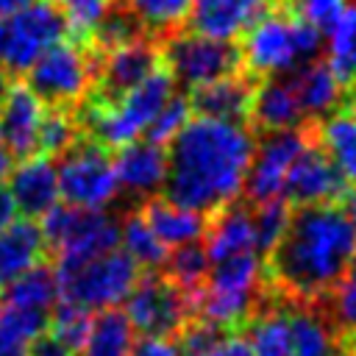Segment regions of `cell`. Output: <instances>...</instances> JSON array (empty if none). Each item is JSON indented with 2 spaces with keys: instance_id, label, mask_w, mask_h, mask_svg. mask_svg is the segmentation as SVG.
I'll return each mask as SVG.
<instances>
[{
  "instance_id": "cell-1",
  "label": "cell",
  "mask_w": 356,
  "mask_h": 356,
  "mask_svg": "<svg viewBox=\"0 0 356 356\" xmlns=\"http://www.w3.org/2000/svg\"><path fill=\"white\" fill-rule=\"evenodd\" d=\"M256 139L242 120L197 114L170 142L164 192L200 214L231 206L245 192Z\"/></svg>"
},
{
  "instance_id": "cell-2",
  "label": "cell",
  "mask_w": 356,
  "mask_h": 356,
  "mask_svg": "<svg viewBox=\"0 0 356 356\" xmlns=\"http://www.w3.org/2000/svg\"><path fill=\"white\" fill-rule=\"evenodd\" d=\"M267 256L264 275L273 286L292 303H314L331 295L356 261V236L339 206H300Z\"/></svg>"
},
{
  "instance_id": "cell-3",
  "label": "cell",
  "mask_w": 356,
  "mask_h": 356,
  "mask_svg": "<svg viewBox=\"0 0 356 356\" xmlns=\"http://www.w3.org/2000/svg\"><path fill=\"white\" fill-rule=\"evenodd\" d=\"M175 95V78L167 70H153L142 83L114 95L95 97L86 108V128L100 147H125L145 136L153 117Z\"/></svg>"
},
{
  "instance_id": "cell-4",
  "label": "cell",
  "mask_w": 356,
  "mask_h": 356,
  "mask_svg": "<svg viewBox=\"0 0 356 356\" xmlns=\"http://www.w3.org/2000/svg\"><path fill=\"white\" fill-rule=\"evenodd\" d=\"M323 44L320 28L303 22L300 17L267 11L242 33L239 58L253 75L281 78L309 64Z\"/></svg>"
},
{
  "instance_id": "cell-5",
  "label": "cell",
  "mask_w": 356,
  "mask_h": 356,
  "mask_svg": "<svg viewBox=\"0 0 356 356\" xmlns=\"http://www.w3.org/2000/svg\"><path fill=\"white\" fill-rule=\"evenodd\" d=\"M264 289V264L259 253H239L209 267L206 284L197 298V317L236 331L256 312Z\"/></svg>"
},
{
  "instance_id": "cell-6",
  "label": "cell",
  "mask_w": 356,
  "mask_h": 356,
  "mask_svg": "<svg viewBox=\"0 0 356 356\" xmlns=\"http://www.w3.org/2000/svg\"><path fill=\"white\" fill-rule=\"evenodd\" d=\"M42 236L58 267L83 264L120 245V222L106 211L56 203L42 217Z\"/></svg>"
},
{
  "instance_id": "cell-7",
  "label": "cell",
  "mask_w": 356,
  "mask_h": 356,
  "mask_svg": "<svg viewBox=\"0 0 356 356\" xmlns=\"http://www.w3.org/2000/svg\"><path fill=\"white\" fill-rule=\"evenodd\" d=\"M53 270L58 281V300H67L83 309L117 306L120 300L128 298V292L139 278V264L125 250H117V248L83 264H72V267L53 264Z\"/></svg>"
},
{
  "instance_id": "cell-8",
  "label": "cell",
  "mask_w": 356,
  "mask_h": 356,
  "mask_svg": "<svg viewBox=\"0 0 356 356\" xmlns=\"http://www.w3.org/2000/svg\"><path fill=\"white\" fill-rule=\"evenodd\" d=\"M142 337H178V331L197 317V298L172 284L161 270L139 273L122 309Z\"/></svg>"
},
{
  "instance_id": "cell-9",
  "label": "cell",
  "mask_w": 356,
  "mask_h": 356,
  "mask_svg": "<svg viewBox=\"0 0 356 356\" xmlns=\"http://www.w3.org/2000/svg\"><path fill=\"white\" fill-rule=\"evenodd\" d=\"M58 172V195L64 203L78 209L103 211L120 195L114 161L108 159L106 147L97 142H72L56 167Z\"/></svg>"
},
{
  "instance_id": "cell-10",
  "label": "cell",
  "mask_w": 356,
  "mask_h": 356,
  "mask_svg": "<svg viewBox=\"0 0 356 356\" xmlns=\"http://www.w3.org/2000/svg\"><path fill=\"white\" fill-rule=\"evenodd\" d=\"M64 36L61 11L50 0H31L25 8L0 19V67L28 72L44 50Z\"/></svg>"
},
{
  "instance_id": "cell-11",
  "label": "cell",
  "mask_w": 356,
  "mask_h": 356,
  "mask_svg": "<svg viewBox=\"0 0 356 356\" xmlns=\"http://www.w3.org/2000/svg\"><path fill=\"white\" fill-rule=\"evenodd\" d=\"M164 61H167V72L178 83L189 89H200L234 72L239 64V53L231 47V42L189 31V33L172 36L164 44Z\"/></svg>"
},
{
  "instance_id": "cell-12",
  "label": "cell",
  "mask_w": 356,
  "mask_h": 356,
  "mask_svg": "<svg viewBox=\"0 0 356 356\" xmlns=\"http://www.w3.org/2000/svg\"><path fill=\"white\" fill-rule=\"evenodd\" d=\"M92 83V61L72 42H56L28 70V86L47 103H75Z\"/></svg>"
},
{
  "instance_id": "cell-13",
  "label": "cell",
  "mask_w": 356,
  "mask_h": 356,
  "mask_svg": "<svg viewBox=\"0 0 356 356\" xmlns=\"http://www.w3.org/2000/svg\"><path fill=\"white\" fill-rule=\"evenodd\" d=\"M306 145H309V139L298 128L270 131L261 142H256L253 156H250V167H248V178H245V195L253 203L281 200L284 186H286V175Z\"/></svg>"
},
{
  "instance_id": "cell-14",
  "label": "cell",
  "mask_w": 356,
  "mask_h": 356,
  "mask_svg": "<svg viewBox=\"0 0 356 356\" xmlns=\"http://www.w3.org/2000/svg\"><path fill=\"white\" fill-rule=\"evenodd\" d=\"M8 195L17 206V211L28 220L44 217L58 203V172L50 156L33 153L25 156L17 167L8 172Z\"/></svg>"
},
{
  "instance_id": "cell-15",
  "label": "cell",
  "mask_w": 356,
  "mask_h": 356,
  "mask_svg": "<svg viewBox=\"0 0 356 356\" xmlns=\"http://www.w3.org/2000/svg\"><path fill=\"white\" fill-rule=\"evenodd\" d=\"M44 100L31 86H8L0 106V142L11 156L39 153V128L44 120Z\"/></svg>"
},
{
  "instance_id": "cell-16",
  "label": "cell",
  "mask_w": 356,
  "mask_h": 356,
  "mask_svg": "<svg viewBox=\"0 0 356 356\" xmlns=\"http://www.w3.org/2000/svg\"><path fill=\"white\" fill-rule=\"evenodd\" d=\"M342 186L345 181L331 164V159L320 147L306 145L286 175L284 197L298 206H320V203H331L334 197H339Z\"/></svg>"
},
{
  "instance_id": "cell-17",
  "label": "cell",
  "mask_w": 356,
  "mask_h": 356,
  "mask_svg": "<svg viewBox=\"0 0 356 356\" xmlns=\"http://www.w3.org/2000/svg\"><path fill=\"white\" fill-rule=\"evenodd\" d=\"M273 0H192V31L234 42L270 11Z\"/></svg>"
},
{
  "instance_id": "cell-18",
  "label": "cell",
  "mask_w": 356,
  "mask_h": 356,
  "mask_svg": "<svg viewBox=\"0 0 356 356\" xmlns=\"http://www.w3.org/2000/svg\"><path fill=\"white\" fill-rule=\"evenodd\" d=\"M153 70H159V50L150 42L136 36L122 44H114L106 50V56L97 67V81H100L97 97H114L131 86L142 83Z\"/></svg>"
},
{
  "instance_id": "cell-19",
  "label": "cell",
  "mask_w": 356,
  "mask_h": 356,
  "mask_svg": "<svg viewBox=\"0 0 356 356\" xmlns=\"http://www.w3.org/2000/svg\"><path fill=\"white\" fill-rule=\"evenodd\" d=\"M114 172L120 189L136 197H150L167 181V153L161 145L150 139L145 142L136 139L120 147V156L114 159Z\"/></svg>"
},
{
  "instance_id": "cell-20",
  "label": "cell",
  "mask_w": 356,
  "mask_h": 356,
  "mask_svg": "<svg viewBox=\"0 0 356 356\" xmlns=\"http://www.w3.org/2000/svg\"><path fill=\"white\" fill-rule=\"evenodd\" d=\"M145 222L150 225V231L156 234V239L164 245V248H178V245H186V242H197L206 231V214L195 211V209H186L170 197H150L142 211Z\"/></svg>"
},
{
  "instance_id": "cell-21",
  "label": "cell",
  "mask_w": 356,
  "mask_h": 356,
  "mask_svg": "<svg viewBox=\"0 0 356 356\" xmlns=\"http://www.w3.org/2000/svg\"><path fill=\"white\" fill-rule=\"evenodd\" d=\"M206 256L209 261H222L239 253H256V236H253V220L250 211L242 206H225L214 211V220L206 222Z\"/></svg>"
},
{
  "instance_id": "cell-22",
  "label": "cell",
  "mask_w": 356,
  "mask_h": 356,
  "mask_svg": "<svg viewBox=\"0 0 356 356\" xmlns=\"http://www.w3.org/2000/svg\"><path fill=\"white\" fill-rule=\"evenodd\" d=\"M44 253H47V245L42 236V225H36L28 217L11 220L0 231V286H6L17 275L39 264Z\"/></svg>"
},
{
  "instance_id": "cell-23",
  "label": "cell",
  "mask_w": 356,
  "mask_h": 356,
  "mask_svg": "<svg viewBox=\"0 0 356 356\" xmlns=\"http://www.w3.org/2000/svg\"><path fill=\"white\" fill-rule=\"evenodd\" d=\"M250 114L259 128L270 131H289L298 128V122L306 117L300 108V100L295 95L292 81L286 78H267L250 100Z\"/></svg>"
},
{
  "instance_id": "cell-24",
  "label": "cell",
  "mask_w": 356,
  "mask_h": 356,
  "mask_svg": "<svg viewBox=\"0 0 356 356\" xmlns=\"http://www.w3.org/2000/svg\"><path fill=\"white\" fill-rule=\"evenodd\" d=\"M250 100H253V89H250L248 78L228 72V75L195 89V100H189V103L197 114H206V117L245 120V114L250 111Z\"/></svg>"
},
{
  "instance_id": "cell-25",
  "label": "cell",
  "mask_w": 356,
  "mask_h": 356,
  "mask_svg": "<svg viewBox=\"0 0 356 356\" xmlns=\"http://www.w3.org/2000/svg\"><path fill=\"white\" fill-rule=\"evenodd\" d=\"M289 320V337L295 356H337V337L334 325L325 314H320L312 303H295L286 309Z\"/></svg>"
},
{
  "instance_id": "cell-26",
  "label": "cell",
  "mask_w": 356,
  "mask_h": 356,
  "mask_svg": "<svg viewBox=\"0 0 356 356\" xmlns=\"http://www.w3.org/2000/svg\"><path fill=\"white\" fill-rule=\"evenodd\" d=\"M292 86H295L303 114H312V117L331 114L342 97V81L337 78V72L328 64H317V61L298 67Z\"/></svg>"
},
{
  "instance_id": "cell-27",
  "label": "cell",
  "mask_w": 356,
  "mask_h": 356,
  "mask_svg": "<svg viewBox=\"0 0 356 356\" xmlns=\"http://www.w3.org/2000/svg\"><path fill=\"white\" fill-rule=\"evenodd\" d=\"M134 337L136 331L128 314L117 306H108L92 317L89 334L75 356H128L134 348Z\"/></svg>"
},
{
  "instance_id": "cell-28",
  "label": "cell",
  "mask_w": 356,
  "mask_h": 356,
  "mask_svg": "<svg viewBox=\"0 0 356 356\" xmlns=\"http://www.w3.org/2000/svg\"><path fill=\"white\" fill-rule=\"evenodd\" d=\"M320 150L342 181L356 184V111H331L320 122Z\"/></svg>"
},
{
  "instance_id": "cell-29",
  "label": "cell",
  "mask_w": 356,
  "mask_h": 356,
  "mask_svg": "<svg viewBox=\"0 0 356 356\" xmlns=\"http://www.w3.org/2000/svg\"><path fill=\"white\" fill-rule=\"evenodd\" d=\"M3 303L8 306H22V309H50L58 300V281L53 264H33L14 281L3 286Z\"/></svg>"
},
{
  "instance_id": "cell-30",
  "label": "cell",
  "mask_w": 356,
  "mask_h": 356,
  "mask_svg": "<svg viewBox=\"0 0 356 356\" xmlns=\"http://www.w3.org/2000/svg\"><path fill=\"white\" fill-rule=\"evenodd\" d=\"M250 331L245 334L253 356H295L286 309H261L250 320Z\"/></svg>"
},
{
  "instance_id": "cell-31",
  "label": "cell",
  "mask_w": 356,
  "mask_h": 356,
  "mask_svg": "<svg viewBox=\"0 0 356 356\" xmlns=\"http://www.w3.org/2000/svg\"><path fill=\"white\" fill-rule=\"evenodd\" d=\"M325 64L342 83L356 81V8H345L325 28Z\"/></svg>"
},
{
  "instance_id": "cell-32",
  "label": "cell",
  "mask_w": 356,
  "mask_h": 356,
  "mask_svg": "<svg viewBox=\"0 0 356 356\" xmlns=\"http://www.w3.org/2000/svg\"><path fill=\"white\" fill-rule=\"evenodd\" d=\"M209 256H206V248L197 242H186V245H178L172 248V253H167V261L161 267V273L178 284L184 292L200 298V289L206 284V275H209Z\"/></svg>"
},
{
  "instance_id": "cell-33",
  "label": "cell",
  "mask_w": 356,
  "mask_h": 356,
  "mask_svg": "<svg viewBox=\"0 0 356 356\" xmlns=\"http://www.w3.org/2000/svg\"><path fill=\"white\" fill-rule=\"evenodd\" d=\"M120 242H122V250L145 270H161L170 253V248H164L156 239V234L150 231V225L139 211L125 217V222L120 225Z\"/></svg>"
},
{
  "instance_id": "cell-34",
  "label": "cell",
  "mask_w": 356,
  "mask_h": 356,
  "mask_svg": "<svg viewBox=\"0 0 356 356\" xmlns=\"http://www.w3.org/2000/svg\"><path fill=\"white\" fill-rule=\"evenodd\" d=\"M136 25L153 33H170L189 19L192 0H128Z\"/></svg>"
},
{
  "instance_id": "cell-35",
  "label": "cell",
  "mask_w": 356,
  "mask_h": 356,
  "mask_svg": "<svg viewBox=\"0 0 356 356\" xmlns=\"http://www.w3.org/2000/svg\"><path fill=\"white\" fill-rule=\"evenodd\" d=\"M89 323H92V314L89 309L83 306H75V303H67V300H58V306L50 312L47 317V334L53 339H58L64 348H70L72 353L81 350L86 334H89Z\"/></svg>"
},
{
  "instance_id": "cell-36",
  "label": "cell",
  "mask_w": 356,
  "mask_h": 356,
  "mask_svg": "<svg viewBox=\"0 0 356 356\" xmlns=\"http://www.w3.org/2000/svg\"><path fill=\"white\" fill-rule=\"evenodd\" d=\"M114 11L111 0H64V31L78 39H95L100 25Z\"/></svg>"
},
{
  "instance_id": "cell-37",
  "label": "cell",
  "mask_w": 356,
  "mask_h": 356,
  "mask_svg": "<svg viewBox=\"0 0 356 356\" xmlns=\"http://www.w3.org/2000/svg\"><path fill=\"white\" fill-rule=\"evenodd\" d=\"M289 209L281 200H267V203H256V211H250L253 220V236H256V253H270L278 239L284 236L286 225H289Z\"/></svg>"
},
{
  "instance_id": "cell-38",
  "label": "cell",
  "mask_w": 356,
  "mask_h": 356,
  "mask_svg": "<svg viewBox=\"0 0 356 356\" xmlns=\"http://www.w3.org/2000/svg\"><path fill=\"white\" fill-rule=\"evenodd\" d=\"M192 120V103L186 100V97H181V95H172L164 106H161V111L153 117V122H150V128L145 131L147 134V139L150 142H156V145H170L178 134H181V128L186 125Z\"/></svg>"
},
{
  "instance_id": "cell-39",
  "label": "cell",
  "mask_w": 356,
  "mask_h": 356,
  "mask_svg": "<svg viewBox=\"0 0 356 356\" xmlns=\"http://www.w3.org/2000/svg\"><path fill=\"white\" fill-rule=\"evenodd\" d=\"M225 334H231V331H225V328H220V325H214V323H209L203 317H192L178 331L175 345H178L181 356H209Z\"/></svg>"
},
{
  "instance_id": "cell-40",
  "label": "cell",
  "mask_w": 356,
  "mask_h": 356,
  "mask_svg": "<svg viewBox=\"0 0 356 356\" xmlns=\"http://www.w3.org/2000/svg\"><path fill=\"white\" fill-rule=\"evenodd\" d=\"M75 142V122L61 108H47L42 128H39V153L44 156H61Z\"/></svg>"
},
{
  "instance_id": "cell-41",
  "label": "cell",
  "mask_w": 356,
  "mask_h": 356,
  "mask_svg": "<svg viewBox=\"0 0 356 356\" xmlns=\"http://www.w3.org/2000/svg\"><path fill=\"white\" fill-rule=\"evenodd\" d=\"M334 320L348 328L356 331V261L350 264V270L342 275V281L334 286Z\"/></svg>"
},
{
  "instance_id": "cell-42",
  "label": "cell",
  "mask_w": 356,
  "mask_h": 356,
  "mask_svg": "<svg viewBox=\"0 0 356 356\" xmlns=\"http://www.w3.org/2000/svg\"><path fill=\"white\" fill-rule=\"evenodd\" d=\"M348 3L350 0H295V17L325 31L348 8Z\"/></svg>"
},
{
  "instance_id": "cell-43",
  "label": "cell",
  "mask_w": 356,
  "mask_h": 356,
  "mask_svg": "<svg viewBox=\"0 0 356 356\" xmlns=\"http://www.w3.org/2000/svg\"><path fill=\"white\" fill-rule=\"evenodd\" d=\"M128 356H181L178 345L167 337H142L139 342H134Z\"/></svg>"
},
{
  "instance_id": "cell-44",
  "label": "cell",
  "mask_w": 356,
  "mask_h": 356,
  "mask_svg": "<svg viewBox=\"0 0 356 356\" xmlns=\"http://www.w3.org/2000/svg\"><path fill=\"white\" fill-rule=\"evenodd\" d=\"M25 356H75L70 348H64L58 339H53L47 331H42L39 337H33L25 345Z\"/></svg>"
},
{
  "instance_id": "cell-45",
  "label": "cell",
  "mask_w": 356,
  "mask_h": 356,
  "mask_svg": "<svg viewBox=\"0 0 356 356\" xmlns=\"http://www.w3.org/2000/svg\"><path fill=\"white\" fill-rule=\"evenodd\" d=\"M209 356H253V353H250V342H248V337L231 331V334H225V337L217 342V348H214Z\"/></svg>"
},
{
  "instance_id": "cell-46",
  "label": "cell",
  "mask_w": 356,
  "mask_h": 356,
  "mask_svg": "<svg viewBox=\"0 0 356 356\" xmlns=\"http://www.w3.org/2000/svg\"><path fill=\"white\" fill-rule=\"evenodd\" d=\"M11 220H17V206H14L11 195H8V189L0 186V231H3Z\"/></svg>"
},
{
  "instance_id": "cell-47",
  "label": "cell",
  "mask_w": 356,
  "mask_h": 356,
  "mask_svg": "<svg viewBox=\"0 0 356 356\" xmlns=\"http://www.w3.org/2000/svg\"><path fill=\"white\" fill-rule=\"evenodd\" d=\"M11 167H14V156H11V153H8V147L0 142V181H6V178H8Z\"/></svg>"
},
{
  "instance_id": "cell-48",
  "label": "cell",
  "mask_w": 356,
  "mask_h": 356,
  "mask_svg": "<svg viewBox=\"0 0 356 356\" xmlns=\"http://www.w3.org/2000/svg\"><path fill=\"white\" fill-rule=\"evenodd\" d=\"M345 217H348V222H350V228H353V236H356V189L353 192H348V197H345Z\"/></svg>"
},
{
  "instance_id": "cell-49",
  "label": "cell",
  "mask_w": 356,
  "mask_h": 356,
  "mask_svg": "<svg viewBox=\"0 0 356 356\" xmlns=\"http://www.w3.org/2000/svg\"><path fill=\"white\" fill-rule=\"evenodd\" d=\"M31 0H0V19L3 17H8V14H14V11H19V8H25Z\"/></svg>"
},
{
  "instance_id": "cell-50",
  "label": "cell",
  "mask_w": 356,
  "mask_h": 356,
  "mask_svg": "<svg viewBox=\"0 0 356 356\" xmlns=\"http://www.w3.org/2000/svg\"><path fill=\"white\" fill-rule=\"evenodd\" d=\"M8 75H6V70L0 67V106H3V97H6V92H8Z\"/></svg>"
}]
</instances>
